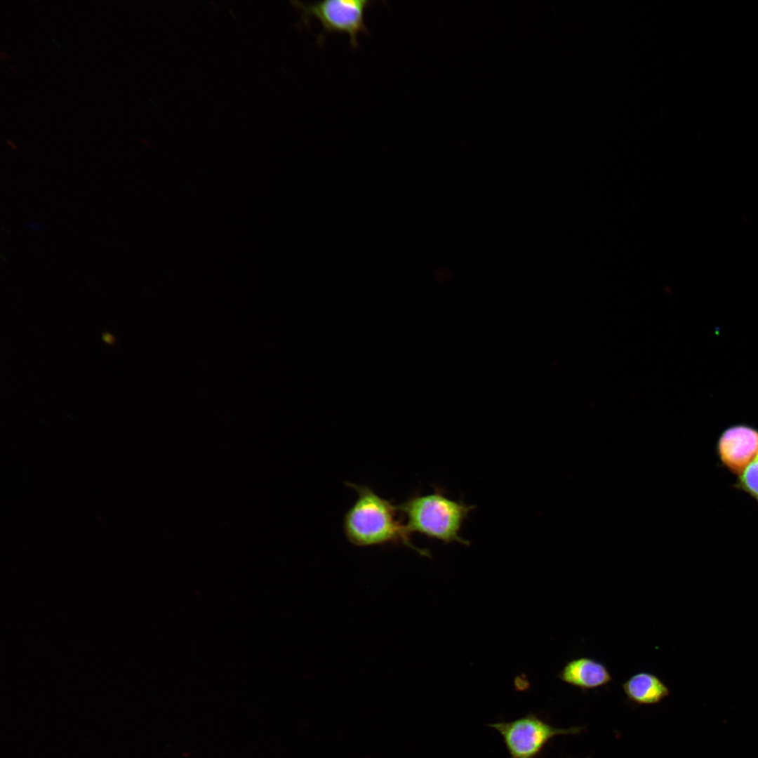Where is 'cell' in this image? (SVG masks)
<instances>
[{
	"instance_id": "12",
	"label": "cell",
	"mask_w": 758,
	"mask_h": 758,
	"mask_svg": "<svg viewBox=\"0 0 758 758\" xmlns=\"http://www.w3.org/2000/svg\"><path fill=\"white\" fill-rule=\"evenodd\" d=\"M8 66L9 69L13 72V74H18V71L16 69H15L12 65H8Z\"/></svg>"
},
{
	"instance_id": "3",
	"label": "cell",
	"mask_w": 758,
	"mask_h": 758,
	"mask_svg": "<svg viewBox=\"0 0 758 758\" xmlns=\"http://www.w3.org/2000/svg\"><path fill=\"white\" fill-rule=\"evenodd\" d=\"M368 0H328L316 2H293L301 12V20L308 25L314 18L321 25L323 32L317 38L320 44L325 35L331 33H343L349 36L350 45L352 49L359 48V34H368L366 25V10L375 4Z\"/></svg>"
},
{
	"instance_id": "4",
	"label": "cell",
	"mask_w": 758,
	"mask_h": 758,
	"mask_svg": "<svg viewBox=\"0 0 758 758\" xmlns=\"http://www.w3.org/2000/svg\"><path fill=\"white\" fill-rule=\"evenodd\" d=\"M489 726L501 735L510 758H537L554 737L578 734L583 730L580 726L556 728L533 713Z\"/></svg>"
},
{
	"instance_id": "7",
	"label": "cell",
	"mask_w": 758,
	"mask_h": 758,
	"mask_svg": "<svg viewBox=\"0 0 758 758\" xmlns=\"http://www.w3.org/2000/svg\"><path fill=\"white\" fill-rule=\"evenodd\" d=\"M622 685L628 700L637 705H656L670 694L663 680L649 672L634 674Z\"/></svg>"
},
{
	"instance_id": "6",
	"label": "cell",
	"mask_w": 758,
	"mask_h": 758,
	"mask_svg": "<svg viewBox=\"0 0 758 758\" xmlns=\"http://www.w3.org/2000/svg\"><path fill=\"white\" fill-rule=\"evenodd\" d=\"M557 677L582 691L595 689L613 681L611 672L602 662L585 656L567 661Z\"/></svg>"
},
{
	"instance_id": "10",
	"label": "cell",
	"mask_w": 758,
	"mask_h": 758,
	"mask_svg": "<svg viewBox=\"0 0 758 758\" xmlns=\"http://www.w3.org/2000/svg\"><path fill=\"white\" fill-rule=\"evenodd\" d=\"M0 59L1 61L9 59L8 55L3 50L0 51Z\"/></svg>"
},
{
	"instance_id": "5",
	"label": "cell",
	"mask_w": 758,
	"mask_h": 758,
	"mask_svg": "<svg viewBox=\"0 0 758 758\" xmlns=\"http://www.w3.org/2000/svg\"><path fill=\"white\" fill-rule=\"evenodd\" d=\"M716 451L722 465L739 477L758 456V430L743 424L730 426L719 435Z\"/></svg>"
},
{
	"instance_id": "8",
	"label": "cell",
	"mask_w": 758,
	"mask_h": 758,
	"mask_svg": "<svg viewBox=\"0 0 758 758\" xmlns=\"http://www.w3.org/2000/svg\"><path fill=\"white\" fill-rule=\"evenodd\" d=\"M736 486L758 503V456L738 477Z\"/></svg>"
},
{
	"instance_id": "11",
	"label": "cell",
	"mask_w": 758,
	"mask_h": 758,
	"mask_svg": "<svg viewBox=\"0 0 758 758\" xmlns=\"http://www.w3.org/2000/svg\"><path fill=\"white\" fill-rule=\"evenodd\" d=\"M6 142L12 149H17L16 145L11 140H6Z\"/></svg>"
},
{
	"instance_id": "9",
	"label": "cell",
	"mask_w": 758,
	"mask_h": 758,
	"mask_svg": "<svg viewBox=\"0 0 758 758\" xmlns=\"http://www.w3.org/2000/svg\"><path fill=\"white\" fill-rule=\"evenodd\" d=\"M102 340L108 346L113 347L117 344V339L112 333L105 331L102 333Z\"/></svg>"
},
{
	"instance_id": "2",
	"label": "cell",
	"mask_w": 758,
	"mask_h": 758,
	"mask_svg": "<svg viewBox=\"0 0 758 758\" xmlns=\"http://www.w3.org/2000/svg\"><path fill=\"white\" fill-rule=\"evenodd\" d=\"M428 494L415 493L398 505L409 531L444 543H458L469 545L470 541L460 533L465 521L475 505L448 498L444 489L433 486Z\"/></svg>"
},
{
	"instance_id": "1",
	"label": "cell",
	"mask_w": 758,
	"mask_h": 758,
	"mask_svg": "<svg viewBox=\"0 0 758 758\" xmlns=\"http://www.w3.org/2000/svg\"><path fill=\"white\" fill-rule=\"evenodd\" d=\"M357 493V498L346 511L343 531L347 540L357 547L402 545L421 556L430 557L429 550L416 547L398 505L379 496L367 485L345 482Z\"/></svg>"
}]
</instances>
